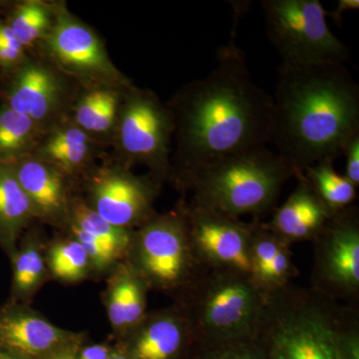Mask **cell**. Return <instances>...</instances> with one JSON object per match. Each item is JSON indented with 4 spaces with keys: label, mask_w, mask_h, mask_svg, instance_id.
<instances>
[{
    "label": "cell",
    "mask_w": 359,
    "mask_h": 359,
    "mask_svg": "<svg viewBox=\"0 0 359 359\" xmlns=\"http://www.w3.org/2000/svg\"><path fill=\"white\" fill-rule=\"evenodd\" d=\"M167 106L176 120L171 182L209 161L271 142L273 99L255 83L233 40L217 52L214 69L182 86Z\"/></svg>",
    "instance_id": "1"
},
{
    "label": "cell",
    "mask_w": 359,
    "mask_h": 359,
    "mask_svg": "<svg viewBox=\"0 0 359 359\" xmlns=\"http://www.w3.org/2000/svg\"><path fill=\"white\" fill-rule=\"evenodd\" d=\"M271 99V143L295 173L334 162L359 134V86L344 65H282Z\"/></svg>",
    "instance_id": "2"
},
{
    "label": "cell",
    "mask_w": 359,
    "mask_h": 359,
    "mask_svg": "<svg viewBox=\"0 0 359 359\" xmlns=\"http://www.w3.org/2000/svg\"><path fill=\"white\" fill-rule=\"evenodd\" d=\"M257 339L266 359H359V311L313 287L266 297Z\"/></svg>",
    "instance_id": "3"
},
{
    "label": "cell",
    "mask_w": 359,
    "mask_h": 359,
    "mask_svg": "<svg viewBox=\"0 0 359 359\" xmlns=\"http://www.w3.org/2000/svg\"><path fill=\"white\" fill-rule=\"evenodd\" d=\"M295 171L282 156L257 147L209 161L172 183L190 204L240 219H259L276 209L282 188Z\"/></svg>",
    "instance_id": "4"
},
{
    "label": "cell",
    "mask_w": 359,
    "mask_h": 359,
    "mask_svg": "<svg viewBox=\"0 0 359 359\" xmlns=\"http://www.w3.org/2000/svg\"><path fill=\"white\" fill-rule=\"evenodd\" d=\"M174 302L185 311L197 341L226 344L257 339L266 297L249 275L205 269Z\"/></svg>",
    "instance_id": "5"
},
{
    "label": "cell",
    "mask_w": 359,
    "mask_h": 359,
    "mask_svg": "<svg viewBox=\"0 0 359 359\" xmlns=\"http://www.w3.org/2000/svg\"><path fill=\"white\" fill-rule=\"evenodd\" d=\"M124 261L147 283L150 290L173 299L192 285L204 268L194 254L183 212H155L134 230Z\"/></svg>",
    "instance_id": "6"
},
{
    "label": "cell",
    "mask_w": 359,
    "mask_h": 359,
    "mask_svg": "<svg viewBox=\"0 0 359 359\" xmlns=\"http://www.w3.org/2000/svg\"><path fill=\"white\" fill-rule=\"evenodd\" d=\"M176 132L173 111L151 90L128 87L123 91L111 144L115 163L132 169L147 167L160 183L172 175V138Z\"/></svg>",
    "instance_id": "7"
},
{
    "label": "cell",
    "mask_w": 359,
    "mask_h": 359,
    "mask_svg": "<svg viewBox=\"0 0 359 359\" xmlns=\"http://www.w3.org/2000/svg\"><path fill=\"white\" fill-rule=\"evenodd\" d=\"M266 33L282 65L309 66L348 60L351 52L328 27L318 0H264Z\"/></svg>",
    "instance_id": "8"
},
{
    "label": "cell",
    "mask_w": 359,
    "mask_h": 359,
    "mask_svg": "<svg viewBox=\"0 0 359 359\" xmlns=\"http://www.w3.org/2000/svg\"><path fill=\"white\" fill-rule=\"evenodd\" d=\"M53 25L40 42L49 65L76 82L80 88L126 89L131 80L111 60L107 49L90 26L55 2Z\"/></svg>",
    "instance_id": "9"
},
{
    "label": "cell",
    "mask_w": 359,
    "mask_h": 359,
    "mask_svg": "<svg viewBox=\"0 0 359 359\" xmlns=\"http://www.w3.org/2000/svg\"><path fill=\"white\" fill-rule=\"evenodd\" d=\"M79 183L89 207L106 221L128 230H136L155 214L163 185L152 175L138 176L115 162L96 165Z\"/></svg>",
    "instance_id": "10"
},
{
    "label": "cell",
    "mask_w": 359,
    "mask_h": 359,
    "mask_svg": "<svg viewBox=\"0 0 359 359\" xmlns=\"http://www.w3.org/2000/svg\"><path fill=\"white\" fill-rule=\"evenodd\" d=\"M311 285L323 294L358 308L359 211L355 205L332 215L313 241Z\"/></svg>",
    "instance_id": "11"
},
{
    "label": "cell",
    "mask_w": 359,
    "mask_h": 359,
    "mask_svg": "<svg viewBox=\"0 0 359 359\" xmlns=\"http://www.w3.org/2000/svg\"><path fill=\"white\" fill-rule=\"evenodd\" d=\"M183 212L196 259L204 269L250 273V245L252 222L190 204L182 199Z\"/></svg>",
    "instance_id": "12"
},
{
    "label": "cell",
    "mask_w": 359,
    "mask_h": 359,
    "mask_svg": "<svg viewBox=\"0 0 359 359\" xmlns=\"http://www.w3.org/2000/svg\"><path fill=\"white\" fill-rule=\"evenodd\" d=\"M72 82L47 61L27 57L13 71L6 105L27 116L46 133L69 116L77 95Z\"/></svg>",
    "instance_id": "13"
},
{
    "label": "cell",
    "mask_w": 359,
    "mask_h": 359,
    "mask_svg": "<svg viewBox=\"0 0 359 359\" xmlns=\"http://www.w3.org/2000/svg\"><path fill=\"white\" fill-rule=\"evenodd\" d=\"M86 340L85 332L57 327L29 304L7 301L0 306V347L26 359H45Z\"/></svg>",
    "instance_id": "14"
},
{
    "label": "cell",
    "mask_w": 359,
    "mask_h": 359,
    "mask_svg": "<svg viewBox=\"0 0 359 359\" xmlns=\"http://www.w3.org/2000/svg\"><path fill=\"white\" fill-rule=\"evenodd\" d=\"M196 341L188 316L173 302L167 308L147 311L114 344L130 359H189Z\"/></svg>",
    "instance_id": "15"
},
{
    "label": "cell",
    "mask_w": 359,
    "mask_h": 359,
    "mask_svg": "<svg viewBox=\"0 0 359 359\" xmlns=\"http://www.w3.org/2000/svg\"><path fill=\"white\" fill-rule=\"evenodd\" d=\"M32 205L35 221L65 231L75 184L33 155L9 163Z\"/></svg>",
    "instance_id": "16"
},
{
    "label": "cell",
    "mask_w": 359,
    "mask_h": 359,
    "mask_svg": "<svg viewBox=\"0 0 359 359\" xmlns=\"http://www.w3.org/2000/svg\"><path fill=\"white\" fill-rule=\"evenodd\" d=\"M103 147L67 117L43 135L32 155L76 184L96 166Z\"/></svg>",
    "instance_id": "17"
},
{
    "label": "cell",
    "mask_w": 359,
    "mask_h": 359,
    "mask_svg": "<svg viewBox=\"0 0 359 359\" xmlns=\"http://www.w3.org/2000/svg\"><path fill=\"white\" fill-rule=\"evenodd\" d=\"M294 190L280 207L273 210L269 231L292 245L299 242H313L332 217V212L313 192L302 173H295Z\"/></svg>",
    "instance_id": "18"
},
{
    "label": "cell",
    "mask_w": 359,
    "mask_h": 359,
    "mask_svg": "<svg viewBox=\"0 0 359 359\" xmlns=\"http://www.w3.org/2000/svg\"><path fill=\"white\" fill-rule=\"evenodd\" d=\"M102 301L114 341L124 337L147 313V283L126 261L108 273Z\"/></svg>",
    "instance_id": "19"
},
{
    "label": "cell",
    "mask_w": 359,
    "mask_h": 359,
    "mask_svg": "<svg viewBox=\"0 0 359 359\" xmlns=\"http://www.w3.org/2000/svg\"><path fill=\"white\" fill-rule=\"evenodd\" d=\"M46 244L42 231L34 226L23 233L9 257L13 278L8 301L30 306L37 292L50 280L45 256Z\"/></svg>",
    "instance_id": "20"
},
{
    "label": "cell",
    "mask_w": 359,
    "mask_h": 359,
    "mask_svg": "<svg viewBox=\"0 0 359 359\" xmlns=\"http://www.w3.org/2000/svg\"><path fill=\"white\" fill-rule=\"evenodd\" d=\"M117 88H80L68 118L102 146L111 143L123 91Z\"/></svg>",
    "instance_id": "21"
},
{
    "label": "cell",
    "mask_w": 359,
    "mask_h": 359,
    "mask_svg": "<svg viewBox=\"0 0 359 359\" xmlns=\"http://www.w3.org/2000/svg\"><path fill=\"white\" fill-rule=\"evenodd\" d=\"M35 221L32 205L9 163H0V249L11 257Z\"/></svg>",
    "instance_id": "22"
},
{
    "label": "cell",
    "mask_w": 359,
    "mask_h": 359,
    "mask_svg": "<svg viewBox=\"0 0 359 359\" xmlns=\"http://www.w3.org/2000/svg\"><path fill=\"white\" fill-rule=\"evenodd\" d=\"M45 256L50 280L78 283L93 278V269L86 252L76 238L68 233L47 241Z\"/></svg>",
    "instance_id": "23"
},
{
    "label": "cell",
    "mask_w": 359,
    "mask_h": 359,
    "mask_svg": "<svg viewBox=\"0 0 359 359\" xmlns=\"http://www.w3.org/2000/svg\"><path fill=\"white\" fill-rule=\"evenodd\" d=\"M44 134L27 116L4 104L0 107V163L32 155Z\"/></svg>",
    "instance_id": "24"
},
{
    "label": "cell",
    "mask_w": 359,
    "mask_h": 359,
    "mask_svg": "<svg viewBox=\"0 0 359 359\" xmlns=\"http://www.w3.org/2000/svg\"><path fill=\"white\" fill-rule=\"evenodd\" d=\"M85 233L93 236L109 247L120 259H125L134 230L120 228L106 221L85 202L82 196L75 193L71 200L69 222Z\"/></svg>",
    "instance_id": "25"
},
{
    "label": "cell",
    "mask_w": 359,
    "mask_h": 359,
    "mask_svg": "<svg viewBox=\"0 0 359 359\" xmlns=\"http://www.w3.org/2000/svg\"><path fill=\"white\" fill-rule=\"evenodd\" d=\"M299 173L304 175L313 192L332 214L351 207L358 197V187L344 175L337 173L334 162L323 161Z\"/></svg>",
    "instance_id": "26"
},
{
    "label": "cell",
    "mask_w": 359,
    "mask_h": 359,
    "mask_svg": "<svg viewBox=\"0 0 359 359\" xmlns=\"http://www.w3.org/2000/svg\"><path fill=\"white\" fill-rule=\"evenodd\" d=\"M53 18V4L30 0L18 4L7 23L26 49L43 40L50 32Z\"/></svg>",
    "instance_id": "27"
},
{
    "label": "cell",
    "mask_w": 359,
    "mask_h": 359,
    "mask_svg": "<svg viewBox=\"0 0 359 359\" xmlns=\"http://www.w3.org/2000/svg\"><path fill=\"white\" fill-rule=\"evenodd\" d=\"M189 359H266L259 339L226 344L196 341Z\"/></svg>",
    "instance_id": "28"
},
{
    "label": "cell",
    "mask_w": 359,
    "mask_h": 359,
    "mask_svg": "<svg viewBox=\"0 0 359 359\" xmlns=\"http://www.w3.org/2000/svg\"><path fill=\"white\" fill-rule=\"evenodd\" d=\"M290 247L285 243L280 245L264 280L257 287L266 297L287 287L299 276Z\"/></svg>",
    "instance_id": "29"
},
{
    "label": "cell",
    "mask_w": 359,
    "mask_h": 359,
    "mask_svg": "<svg viewBox=\"0 0 359 359\" xmlns=\"http://www.w3.org/2000/svg\"><path fill=\"white\" fill-rule=\"evenodd\" d=\"M65 233L76 238L80 245L83 247L89 257L90 263H91L93 276H96V278L107 276L116 264L123 261L109 247H107L98 238L85 233L84 231L80 230L73 224H68L67 228L65 229Z\"/></svg>",
    "instance_id": "30"
},
{
    "label": "cell",
    "mask_w": 359,
    "mask_h": 359,
    "mask_svg": "<svg viewBox=\"0 0 359 359\" xmlns=\"http://www.w3.org/2000/svg\"><path fill=\"white\" fill-rule=\"evenodd\" d=\"M346 159V177L354 186L359 185V134L354 136L347 143L344 150V154Z\"/></svg>",
    "instance_id": "31"
},
{
    "label": "cell",
    "mask_w": 359,
    "mask_h": 359,
    "mask_svg": "<svg viewBox=\"0 0 359 359\" xmlns=\"http://www.w3.org/2000/svg\"><path fill=\"white\" fill-rule=\"evenodd\" d=\"M114 344L101 342V344H87L85 342L78 348L75 359H108L113 351Z\"/></svg>",
    "instance_id": "32"
},
{
    "label": "cell",
    "mask_w": 359,
    "mask_h": 359,
    "mask_svg": "<svg viewBox=\"0 0 359 359\" xmlns=\"http://www.w3.org/2000/svg\"><path fill=\"white\" fill-rule=\"evenodd\" d=\"M0 45L18 49V50H25L23 45L20 43L13 28L7 22L0 21Z\"/></svg>",
    "instance_id": "33"
},
{
    "label": "cell",
    "mask_w": 359,
    "mask_h": 359,
    "mask_svg": "<svg viewBox=\"0 0 359 359\" xmlns=\"http://www.w3.org/2000/svg\"><path fill=\"white\" fill-rule=\"evenodd\" d=\"M358 0H339V1L337 2V8H335L332 13H327V16H332V20L339 25L340 22H341L342 16H344V13H346V11H358Z\"/></svg>",
    "instance_id": "34"
},
{
    "label": "cell",
    "mask_w": 359,
    "mask_h": 359,
    "mask_svg": "<svg viewBox=\"0 0 359 359\" xmlns=\"http://www.w3.org/2000/svg\"><path fill=\"white\" fill-rule=\"evenodd\" d=\"M79 347H72V348L58 351V353L52 354V355L45 359H75L76 358V353Z\"/></svg>",
    "instance_id": "35"
},
{
    "label": "cell",
    "mask_w": 359,
    "mask_h": 359,
    "mask_svg": "<svg viewBox=\"0 0 359 359\" xmlns=\"http://www.w3.org/2000/svg\"><path fill=\"white\" fill-rule=\"evenodd\" d=\"M108 359H130V358L117 346V344H114L112 353H111L109 358Z\"/></svg>",
    "instance_id": "36"
},
{
    "label": "cell",
    "mask_w": 359,
    "mask_h": 359,
    "mask_svg": "<svg viewBox=\"0 0 359 359\" xmlns=\"http://www.w3.org/2000/svg\"><path fill=\"white\" fill-rule=\"evenodd\" d=\"M0 359H26L20 354L13 353V351H8V349L2 348L0 347Z\"/></svg>",
    "instance_id": "37"
}]
</instances>
